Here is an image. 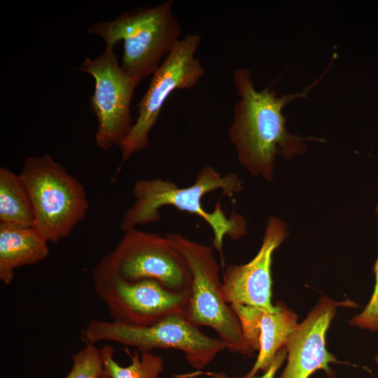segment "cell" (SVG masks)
I'll return each mask as SVG.
<instances>
[{
    "label": "cell",
    "mask_w": 378,
    "mask_h": 378,
    "mask_svg": "<svg viewBox=\"0 0 378 378\" xmlns=\"http://www.w3.org/2000/svg\"><path fill=\"white\" fill-rule=\"evenodd\" d=\"M33 204L20 174L0 167V225L34 226Z\"/></svg>",
    "instance_id": "obj_15"
},
{
    "label": "cell",
    "mask_w": 378,
    "mask_h": 378,
    "mask_svg": "<svg viewBox=\"0 0 378 378\" xmlns=\"http://www.w3.org/2000/svg\"><path fill=\"white\" fill-rule=\"evenodd\" d=\"M73 365L64 378H104V365L100 353L93 344L85 346L72 356Z\"/></svg>",
    "instance_id": "obj_17"
},
{
    "label": "cell",
    "mask_w": 378,
    "mask_h": 378,
    "mask_svg": "<svg viewBox=\"0 0 378 378\" xmlns=\"http://www.w3.org/2000/svg\"><path fill=\"white\" fill-rule=\"evenodd\" d=\"M20 174L33 204L36 229L48 242L68 237L89 209L83 185L49 154L27 157Z\"/></svg>",
    "instance_id": "obj_4"
},
{
    "label": "cell",
    "mask_w": 378,
    "mask_h": 378,
    "mask_svg": "<svg viewBox=\"0 0 378 378\" xmlns=\"http://www.w3.org/2000/svg\"><path fill=\"white\" fill-rule=\"evenodd\" d=\"M340 304L323 296L289 335L286 365L279 378H309L317 370L332 376L330 365L338 363L326 348V333Z\"/></svg>",
    "instance_id": "obj_12"
},
{
    "label": "cell",
    "mask_w": 378,
    "mask_h": 378,
    "mask_svg": "<svg viewBox=\"0 0 378 378\" xmlns=\"http://www.w3.org/2000/svg\"><path fill=\"white\" fill-rule=\"evenodd\" d=\"M276 310L268 312L258 308L230 304L240 323L244 336L253 351H258L251 370L242 378H252L265 372L298 323V315L286 304L277 302Z\"/></svg>",
    "instance_id": "obj_13"
},
{
    "label": "cell",
    "mask_w": 378,
    "mask_h": 378,
    "mask_svg": "<svg viewBox=\"0 0 378 378\" xmlns=\"http://www.w3.org/2000/svg\"><path fill=\"white\" fill-rule=\"evenodd\" d=\"M88 32L101 37L106 47L123 41L121 67L139 83L158 69L182 38L173 0L123 12L109 21L93 23Z\"/></svg>",
    "instance_id": "obj_3"
},
{
    "label": "cell",
    "mask_w": 378,
    "mask_h": 378,
    "mask_svg": "<svg viewBox=\"0 0 378 378\" xmlns=\"http://www.w3.org/2000/svg\"><path fill=\"white\" fill-rule=\"evenodd\" d=\"M48 241L35 226L0 225V281L10 284L15 271L49 256Z\"/></svg>",
    "instance_id": "obj_14"
},
{
    "label": "cell",
    "mask_w": 378,
    "mask_h": 378,
    "mask_svg": "<svg viewBox=\"0 0 378 378\" xmlns=\"http://www.w3.org/2000/svg\"><path fill=\"white\" fill-rule=\"evenodd\" d=\"M322 77L302 92L279 96L270 86L257 90L248 69L234 71L232 81L239 99L234 106L228 136L239 163L253 176L271 182L277 156L289 160L306 152L305 141L320 140L290 134L283 109L296 99L307 98Z\"/></svg>",
    "instance_id": "obj_1"
},
{
    "label": "cell",
    "mask_w": 378,
    "mask_h": 378,
    "mask_svg": "<svg viewBox=\"0 0 378 378\" xmlns=\"http://www.w3.org/2000/svg\"><path fill=\"white\" fill-rule=\"evenodd\" d=\"M374 360H375L376 363L378 365V353L377 354V355L374 357Z\"/></svg>",
    "instance_id": "obj_21"
},
{
    "label": "cell",
    "mask_w": 378,
    "mask_h": 378,
    "mask_svg": "<svg viewBox=\"0 0 378 378\" xmlns=\"http://www.w3.org/2000/svg\"><path fill=\"white\" fill-rule=\"evenodd\" d=\"M85 344L101 341L115 342L136 347L140 351L155 349H174L184 353L188 363L201 370L226 348L220 338L211 337L200 331L184 313L170 314L143 326H130L114 321L92 318L83 329Z\"/></svg>",
    "instance_id": "obj_6"
},
{
    "label": "cell",
    "mask_w": 378,
    "mask_h": 378,
    "mask_svg": "<svg viewBox=\"0 0 378 378\" xmlns=\"http://www.w3.org/2000/svg\"><path fill=\"white\" fill-rule=\"evenodd\" d=\"M108 252L125 279L154 280L172 291L190 294L192 274L188 264L166 235L134 228L124 232Z\"/></svg>",
    "instance_id": "obj_9"
},
{
    "label": "cell",
    "mask_w": 378,
    "mask_h": 378,
    "mask_svg": "<svg viewBox=\"0 0 378 378\" xmlns=\"http://www.w3.org/2000/svg\"><path fill=\"white\" fill-rule=\"evenodd\" d=\"M166 237L185 257L192 274L185 314L197 327L211 328L232 353L250 356L239 320L223 298L219 267L212 246L192 240L178 232Z\"/></svg>",
    "instance_id": "obj_5"
},
{
    "label": "cell",
    "mask_w": 378,
    "mask_h": 378,
    "mask_svg": "<svg viewBox=\"0 0 378 378\" xmlns=\"http://www.w3.org/2000/svg\"><path fill=\"white\" fill-rule=\"evenodd\" d=\"M286 356L287 351L284 346L278 351L273 361L263 374L261 376L255 375L252 378H274L278 370L286 360Z\"/></svg>",
    "instance_id": "obj_19"
},
{
    "label": "cell",
    "mask_w": 378,
    "mask_h": 378,
    "mask_svg": "<svg viewBox=\"0 0 378 378\" xmlns=\"http://www.w3.org/2000/svg\"><path fill=\"white\" fill-rule=\"evenodd\" d=\"M244 181L236 174L222 175L214 167L204 166L197 174L192 184L180 187L175 182L161 178H143L132 187L133 204L125 211L120 223L123 232L160 220V210L172 206L201 218L213 232V246L218 252L224 266L223 241L225 237L239 239L246 233V223L243 216L233 211L227 216L218 202L211 212L205 210L202 200L206 194L220 190L233 197L244 188Z\"/></svg>",
    "instance_id": "obj_2"
},
{
    "label": "cell",
    "mask_w": 378,
    "mask_h": 378,
    "mask_svg": "<svg viewBox=\"0 0 378 378\" xmlns=\"http://www.w3.org/2000/svg\"><path fill=\"white\" fill-rule=\"evenodd\" d=\"M100 353L104 378H158L164 370L162 358L149 351H142L141 355L134 351L130 364L126 367L120 366L114 360V350L111 346H103Z\"/></svg>",
    "instance_id": "obj_16"
},
{
    "label": "cell",
    "mask_w": 378,
    "mask_h": 378,
    "mask_svg": "<svg viewBox=\"0 0 378 378\" xmlns=\"http://www.w3.org/2000/svg\"><path fill=\"white\" fill-rule=\"evenodd\" d=\"M378 219V204L375 208ZM375 283L371 298L363 310L349 321V325L372 332H378V258L374 265Z\"/></svg>",
    "instance_id": "obj_18"
},
{
    "label": "cell",
    "mask_w": 378,
    "mask_h": 378,
    "mask_svg": "<svg viewBox=\"0 0 378 378\" xmlns=\"http://www.w3.org/2000/svg\"><path fill=\"white\" fill-rule=\"evenodd\" d=\"M201 41L197 34L182 37L152 75L148 89L136 105L137 118L119 146L121 164L148 147L150 131L168 97L176 90L194 88L205 74L204 67L195 56Z\"/></svg>",
    "instance_id": "obj_8"
},
{
    "label": "cell",
    "mask_w": 378,
    "mask_h": 378,
    "mask_svg": "<svg viewBox=\"0 0 378 378\" xmlns=\"http://www.w3.org/2000/svg\"><path fill=\"white\" fill-rule=\"evenodd\" d=\"M92 276L94 292L114 321L143 326L170 314H185L190 294L172 291L154 280L125 279L109 252L94 267Z\"/></svg>",
    "instance_id": "obj_7"
},
{
    "label": "cell",
    "mask_w": 378,
    "mask_h": 378,
    "mask_svg": "<svg viewBox=\"0 0 378 378\" xmlns=\"http://www.w3.org/2000/svg\"><path fill=\"white\" fill-rule=\"evenodd\" d=\"M113 48L106 46L99 57H85L79 69L94 79L90 103L97 120L96 144L105 150L119 147L131 130L130 106L139 84L123 71Z\"/></svg>",
    "instance_id": "obj_10"
},
{
    "label": "cell",
    "mask_w": 378,
    "mask_h": 378,
    "mask_svg": "<svg viewBox=\"0 0 378 378\" xmlns=\"http://www.w3.org/2000/svg\"><path fill=\"white\" fill-rule=\"evenodd\" d=\"M288 236L286 223L280 218H269L260 249L243 265H230L223 272L221 293L227 304H238L275 312L272 302V262L276 249Z\"/></svg>",
    "instance_id": "obj_11"
},
{
    "label": "cell",
    "mask_w": 378,
    "mask_h": 378,
    "mask_svg": "<svg viewBox=\"0 0 378 378\" xmlns=\"http://www.w3.org/2000/svg\"><path fill=\"white\" fill-rule=\"evenodd\" d=\"M214 378H227L225 374L218 373L214 374Z\"/></svg>",
    "instance_id": "obj_20"
}]
</instances>
